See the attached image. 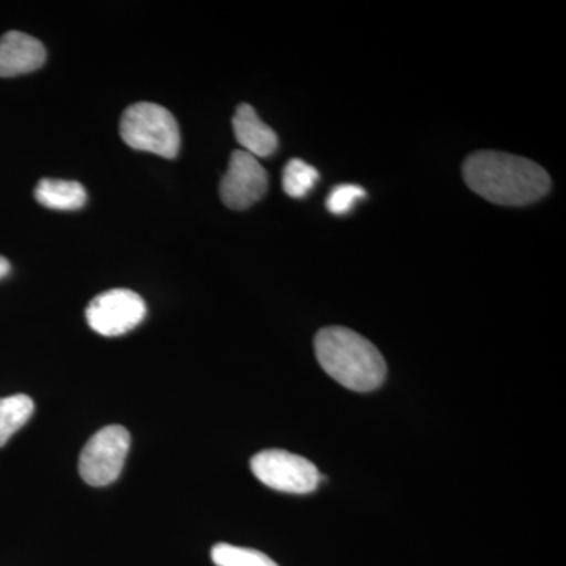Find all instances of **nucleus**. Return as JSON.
<instances>
[{
    "mask_svg": "<svg viewBox=\"0 0 566 566\" xmlns=\"http://www.w3.org/2000/svg\"><path fill=\"white\" fill-rule=\"evenodd\" d=\"M315 353L323 370L346 389L371 392L385 382V357L371 342L352 329L333 326L319 331Z\"/></svg>",
    "mask_w": 566,
    "mask_h": 566,
    "instance_id": "f03ea898",
    "label": "nucleus"
},
{
    "mask_svg": "<svg viewBox=\"0 0 566 566\" xmlns=\"http://www.w3.org/2000/svg\"><path fill=\"white\" fill-rule=\"evenodd\" d=\"M463 174L472 191L506 207L534 203L551 189L549 175L542 166L509 153H475L465 159Z\"/></svg>",
    "mask_w": 566,
    "mask_h": 566,
    "instance_id": "f257e3e1",
    "label": "nucleus"
},
{
    "mask_svg": "<svg viewBox=\"0 0 566 566\" xmlns=\"http://www.w3.org/2000/svg\"><path fill=\"white\" fill-rule=\"evenodd\" d=\"M10 273V263L9 260L0 256V279L6 277L7 274Z\"/></svg>",
    "mask_w": 566,
    "mask_h": 566,
    "instance_id": "2eb2a0df",
    "label": "nucleus"
},
{
    "mask_svg": "<svg viewBox=\"0 0 566 566\" xmlns=\"http://www.w3.org/2000/svg\"><path fill=\"white\" fill-rule=\"evenodd\" d=\"M132 447V436L120 424H109L88 439L80 457V474L92 486H107L120 476Z\"/></svg>",
    "mask_w": 566,
    "mask_h": 566,
    "instance_id": "20e7f679",
    "label": "nucleus"
},
{
    "mask_svg": "<svg viewBox=\"0 0 566 566\" xmlns=\"http://www.w3.org/2000/svg\"><path fill=\"white\" fill-rule=\"evenodd\" d=\"M35 199L50 210L74 211L81 210L87 202V191L77 181L43 178L36 185Z\"/></svg>",
    "mask_w": 566,
    "mask_h": 566,
    "instance_id": "9d476101",
    "label": "nucleus"
},
{
    "mask_svg": "<svg viewBox=\"0 0 566 566\" xmlns=\"http://www.w3.org/2000/svg\"><path fill=\"white\" fill-rule=\"evenodd\" d=\"M232 123L238 144L253 158H268L277 150V134L262 122L251 104H240Z\"/></svg>",
    "mask_w": 566,
    "mask_h": 566,
    "instance_id": "1a4fd4ad",
    "label": "nucleus"
},
{
    "mask_svg": "<svg viewBox=\"0 0 566 566\" xmlns=\"http://www.w3.org/2000/svg\"><path fill=\"white\" fill-rule=\"evenodd\" d=\"M268 191V174L259 159L243 150L233 153L221 181V199L232 210H248Z\"/></svg>",
    "mask_w": 566,
    "mask_h": 566,
    "instance_id": "0eeeda50",
    "label": "nucleus"
},
{
    "mask_svg": "<svg viewBox=\"0 0 566 566\" xmlns=\"http://www.w3.org/2000/svg\"><path fill=\"white\" fill-rule=\"evenodd\" d=\"M365 197H367V192L364 188L345 182V185L335 186L327 196L326 207L335 216H345L353 210L354 205L365 199Z\"/></svg>",
    "mask_w": 566,
    "mask_h": 566,
    "instance_id": "4468645a",
    "label": "nucleus"
},
{
    "mask_svg": "<svg viewBox=\"0 0 566 566\" xmlns=\"http://www.w3.org/2000/svg\"><path fill=\"white\" fill-rule=\"evenodd\" d=\"M32 398L28 395H11L0 398V447L10 441L11 436L20 431L33 415Z\"/></svg>",
    "mask_w": 566,
    "mask_h": 566,
    "instance_id": "9b49d317",
    "label": "nucleus"
},
{
    "mask_svg": "<svg viewBox=\"0 0 566 566\" xmlns=\"http://www.w3.org/2000/svg\"><path fill=\"white\" fill-rule=\"evenodd\" d=\"M147 315V305L133 290L115 289L98 294L85 311L88 326L104 337H118L136 329Z\"/></svg>",
    "mask_w": 566,
    "mask_h": 566,
    "instance_id": "423d86ee",
    "label": "nucleus"
},
{
    "mask_svg": "<svg viewBox=\"0 0 566 566\" xmlns=\"http://www.w3.org/2000/svg\"><path fill=\"white\" fill-rule=\"evenodd\" d=\"M46 62V50L28 33L7 32L0 39V77H17L40 70Z\"/></svg>",
    "mask_w": 566,
    "mask_h": 566,
    "instance_id": "6e6552de",
    "label": "nucleus"
},
{
    "mask_svg": "<svg viewBox=\"0 0 566 566\" xmlns=\"http://www.w3.org/2000/svg\"><path fill=\"white\" fill-rule=\"evenodd\" d=\"M122 139L134 150L155 153L174 159L180 151V126L166 107L155 103H137L123 112Z\"/></svg>",
    "mask_w": 566,
    "mask_h": 566,
    "instance_id": "7ed1b4c3",
    "label": "nucleus"
},
{
    "mask_svg": "<svg viewBox=\"0 0 566 566\" xmlns=\"http://www.w3.org/2000/svg\"><path fill=\"white\" fill-rule=\"evenodd\" d=\"M211 560L216 566H279L260 551L219 543L212 546Z\"/></svg>",
    "mask_w": 566,
    "mask_h": 566,
    "instance_id": "ddd939ff",
    "label": "nucleus"
},
{
    "mask_svg": "<svg viewBox=\"0 0 566 566\" xmlns=\"http://www.w3.org/2000/svg\"><path fill=\"white\" fill-rule=\"evenodd\" d=\"M253 475L263 485L290 494H308L316 490L322 475L307 458L285 450L270 449L252 458Z\"/></svg>",
    "mask_w": 566,
    "mask_h": 566,
    "instance_id": "39448f33",
    "label": "nucleus"
},
{
    "mask_svg": "<svg viewBox=\"0 0 566 566\" xmlns=\"http://www.w3.org/2000/svg\"><path fill=\"white\" fill-rule=\"evenodd\" d=\"M319 180L318 170L303 159L294 158L283 169L282 186L286 196L303 199L308 196Z\"/></svg>",
    "mask_w": 566,
    "mask_h": 566,
    "instance_id": "f8f14e48",
    "label": "nucleus"
}]
</instances>
